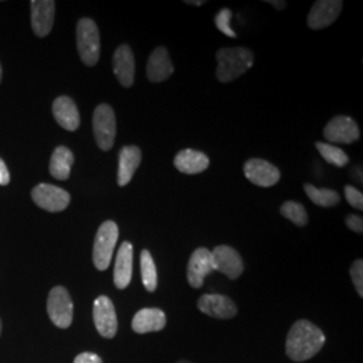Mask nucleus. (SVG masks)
Here are the masks:
<instances>
[{
    "mask_svg": "<svg viewBox=\"0 0 363 363\" xmlns=\"http://www.w3.org/2000/svg\"><path fill=\"white\" fill-rule=\"evenodd\" d=\"M100 33L99 27L89 18H82L77 25L78 54L85 65L94 66L100 58Z\"/></svg>",
    "mask_w": 363,
    "mask_h": 363,
    "instance_id": "obj_4",
    "label": "nucleus"
},
{
    "mask_svg": "<svg viewBox=\"0 0 363 363\" xmlns=\"http://www.w3.org/2000/svg\"><path fill=\"white\" fill-rule=\"evenodd\" d=\"M186 3H187V4H191V6H196V7L205 4L203 0H194V1H193V0H186Z\"/></svg>",
    "mask_w": 363,
    "mask_h": 363,
    "instance_id": "obj_35",
    "label": "nucleus"
},
{
    "mask_svg": "<svg viewBox=\"0 0 363 363\" xmlns=\"http://www.w3.org/2000/svg\"><path fill=\"white\" fill-rule=\"evenodd\" d=\"M0 335H1V320H0Z\"/></svg>",
    "mask_w": 363,
    "mask_h": 363,
    "instance_id": "obj_38",
    "label": "nucleus"
},
{
    "mask_svg": "<svg viewBox=\"0 0 363 363\" xmlns=\"http://www.w3.org/2000/svg\"><path fill=\"white\" fill-rule=\"evenodd\" d=\"M48 313L52 325L58 328L65 330L72 325L74 306L65 286H54L50 291L48 298Z\"/></svg>",
    "mask_w": 363,
    "mask_h": 363,
    "instance_id": "obj_5",
    "label": "nucleus"
},
{
    "mask_svg": "<svg viewBox=\"0 0 363 363\" xmlns=\"http://www.w3.org/2000/svg\"><path fill=\"white\" fill-rule=\"evenodd\" d=\"M318 151L320 152L322 157L325 159L327 163L335 166V167H345L347 166L349 163V156L346 155V152L343 150H340L337 145H333V144L328 143H318L315 144Z\"/></svg>",
    "mask_w": 363,
    "mask_h": 363,
    "instance_id": "obj_26",
    "label": "nucleus"
},
{
    "mask_svg": "<svg viewBox=\"0 0 363 363\" xmlns=\"http://www.w3.org/2000/svg\"><path fill=\"white\" fill-rule=\"evenodd\" d=\"M198 308L205 315L216 319H232L237 315V306L225 295L208 294L198 300Z\"/></svg>",
    "mask_w": 363,
    "mask_h": 363,
    "instance_id": "obj_14",
    "label": "nucleus"
},
{
    "mask_svg": "<svg viewBox=\"0 0 363 363\" xmlns=\"http://www.w3.org/2000/svg\"><path fill=\"white\" fill-rule=\"evenodd\" d=\"M280 213L286 217V220L294 222L298 226H306L308 223L307 210L298 202L288 201L280 208Z\"/></svg>",
    "mask_w": 363,
    "mask_h": 363,
    "instance_id": "obj_27",
    "label": "nucleus"
},
{
    "mask_svg": "<svg viewBox=\"0 0 363 363\" xmlns=\"http://www.w3.org/2000/svg\"><path fill=\"white\" fill-rule=\"evenodd\" d=\"M52 115L57 120V123L64 130H70V132L78 130L81 123L79 113H78L77 105L70 97L61 96L55 99V101L52 103Z\"/></svg>",
    "mask_w": 363,
    "mask_h": 363,
    "instance_id": "obj_20",
    "label": "nucleus"
},
{
    "mask_svg": "<svg viewBox=\"0 0 363 363\" xmlns=\"http://www.w3.org/2000/svg\"><path fill=\"white\" fill-rule=\"evenodd\" d=\"M10 183V172L3 159H0V186H6Z\"/></svg>",
    "mask_w": 363,
    "mask_h": 363,
    "instance_id": "obj_33",
    "label": "nucleus"
},
{
    "mask_svg": "<svg viewBox=\"0 0 363 363\" xmlns=\"http://www.w3.org/2000/svg\"><path fill=\"white\" fill-rule=\"evenodd\" d=\"M343 9L340 0H318L308 13V26L312 30H322L333 25Z\"/></svg>",
    "mask_w": 363,
    "mask_h": 363,
    "instance_id": "obj_11",
    "label": "nucleus"
},
{
    "mask_svg": "<svg viewBox=\"0 0 363 363\" xmlns=\"http://www.w3.org/2000/svg\"><path fill=\"white\" fill-rule=\"evenodd\" d=\"M214 271L211 252L206 247L195 249L189 259L187 265V280L193 288H201L203 286L205 277Z\"/></svg>",
    "mask_w": 363,
    "mask_h": 363,
    "instance_id": "obj_13",
    "label": "nucleus"
},
{
    "mask_svg": "<svg viewBox=\"0 0 363 363\" xmlns=\"http://www.w3.org/2000/svg\"><path fill=\"white\" fill-rule=\"evenodd\" d=\"M93 133L97 145L103 151H109L116 139V116L113 109L106 104H100L93 113Z\"/></svg>",
    "mask_w": 363,
    "mask_h": 363,
    "instance_id": "obj_6",
    "label": "nucleus"
},
{
    "mask_svg": "<svg viewBox=\"0 0 363 363\" xmlns=\"http://www.w3.org/2000/svg\"><path fill=\"white\" fill-rule=\"evenodd\" d=\"M31 198L37 206L50 213H60L70 203V194L67 191L48 183L37 184L31 191Z\"/></svg>",
    "mask_w": 363,
    "mask_h": 363,
    "instance_id": "obj_7",
    "label": "nucleus"
},
{
    "mask_svg": "<svg viewBox=\"0 0 363 363\" xmlns=\"http://www.w3.org/2000/svg\"><path fill=\"white\" fill-rule=\"evenodd\" d=\"M174 164L183 174L194 175L208 169L210 160L208 156L196 150H182L174 159Z\"/></svg>",
    "mask_w": 363,
    "mask_h": 363,
    "instance_id": "obj_22",
    "label": "nucleus"
},
{
    "mask_svg": "<svg viewBox=\"0 0 363 363\" xmlns=\"http://www.w3.org/2000/svg\"><path fill=\"white\" fill-rule=\"evenodd\" d=\"M359 127L349 116H337L325 125V138L330 143L351 144L359 139Z\"/></svg>",
    "mask_w": 363,
    "mask_h": 363,
    "instance_id": "obj_10",
    "label": "nucleus"
},
{
    "mask_svg": "<svg viewBox=\"0 0 363 363\" xmlns=\"http://www.w3.org/2000/svg\"><path fill=\"white\" fill-rule=\"evenodd\" d=\"M74 363H103V359L94 352H81L74 359Z\"/></svg>",
    "mask_w": 363,
    "mask_h": 363,
    "instance_id": "obj_32",
    "label": "nucleus"
},
{
    "mask_svg": "<svg viewBox=\"0 0 363 363\" xmlns=\"http://www.w3.org/2000/svg\"><path fill=\"white\" fill-rule=\"evenodd\" d=\"M351 280L354 283V286L358 292V295L362 298L363 296V261L362 259H357L354 261V264L351 265L350 269Z\"/></svg>",
    "mask_w": 363,
    "mask_h": 363,
    "instance_id": "obj_29",
    "label": "nucleus"
},
{
    "mask_svg": "<svg viewBox=\"0 0 363 363\" xmlns=\"http://www.w3.org/2000/svg\"><path fill=\"white\" fill-rule=\"evenodd\" d=\"M214 271H220L229 279L235 280L244 272V261L240 253L228 245H220L211 252Z\"/></svg>",
    "mask_w": 363,
    "mask_h": 363,
    "instance_id": "obj_9",
    "label": "nucleus"
},
{
    "mask_svg": "<svg viewBox=\"0 0 363 363\" xmlns=\"http://www.w3.org/2000/svg\"><path fill=\"white\" fill-rule=\"evenodd\" d=\"M217 72L218 81L228 84L235 78L245 74L253 66V52L245 48H222L217 52Z\"/></svg>",
    "mask_w": 363,
    "mask_h": 363,
    "instance_id": "obj_2",
    "label": "nucleus"
},
{
    "mask_svg": "<svg viewBox=\"0 0 363 363\" xmlns=\"http://www.w3.org/2000/svg\"><path fill=\"white\" fill-rule=\"evenodd\" d=\"M142 162V151L136 145H125L121 148L118 155V172H117V183L118 186H127L138 167Z\"/></svg>",
    "mask_w": 363,
    "mask_h": 363,
    "instance_id": "obj_18",
    "label": "nucleus"
},
{
    "mask_svg": "<svg viewBox=\"0 0 363 363\" xmlns=\"http://www.w3.org/2000/svg\"><path fill=\"white\" fill-rule=\"evenodd\" d=\"M177 363H190V362H189V361H184V359H182V361H179V362H177Z\"/></svg>",
    "mask_w": 363,
    "mask_h": 363,
    "instance_id": "obj_36",
    "label": "nucleus"
},
{
    "mask_svg": "<svg viewBox=\"0 0 363 363\" xmlns=\"http://www.w3.org/2000/svg\"><path fill=\"white\" fill-rule=\"evenodd\" d=\"M117 240L118 226L116 222L105 220L97 230L93 245V262L99 271H105L109 268Z\"/></svg>",
    "mask_w": 363,
    "mask_h": 363,
    "instance_id": "obj_3",
    "label": "nucleus"
},
{
    "mask_svg": "<svg viewBox=\"0 0 363 363\" xmlns=\"http://www.w3.org/2000/svg\"><path fill=\"white\" fill-rule=\"evenodd\" d=\"M244 172L247 181L259 187H272L280 181L279 169L264 159L247 160L244 166Z\"/></svg>",
    "mask_w": 363,
    "mask_h": 363,
    "instance_id": "obj_12",
    "label": "nucleus"
},
{
    "mask_svg": "<svg viewBox=\"0 0 363 363\" xmlns=\"http://www.w3.org/2000/svg\"><path fill=\"white\" fill-rule=\"evenodd\" d=\"M345 195L347 202L350 203L352 208L362 210L363 208V195L358 189L352 187V186H346L345 187Z\"/></svg>",
    "mask_w": 363,
    "mask_h": 363,
    "instance_id": "obj_30",
    "label": "nucleus"
},
{
    "mask_svg": "<svg viewBox=\"0 0 363 363\" xmlns=\"http://www.w3.org/2000/svg\"><path fill=\"white\" fill-rule=\"evenodd\" d=\"M74 163L73 152L65 147L60 145L54 150L52 159H50V174L58 181H66L70 177L72 166Z\"/></svg>",
    "mask_w": 363,
    "mask_h": 363,
    "instance_id": "obj_23",
    "label": "nucleus"
},
{
    "mask_svg": "<svg viewBox=\"0 0 363 363\" xmlns=\"http://www.w3.org/2000/svg\"><path fill=\"white\" fill-rule=\"evenodd\" d=\"M174 73V66L171 62L169 52L166 48H156L151 52L147 64V77L151 82H162L171 77Z\"/></svg>",
    "mask_w": 363,
    "mask_h": 363,
    "instance_id": "obj_21",
    "label": "nucleus"
},
{
    "mask_svg": "<svg viewBox=\"0 0 363 363\" xmlns=\"http://www.w3.org/2000/svg\"><path fill=\"white\" fill-rule=\"evenodd\" d=\"M346 225H347V228L351 229L352 232H355V233L358 234L363 233V220L361 216H357V214L347 216Z\"/></svg>",
    "mask_w": 363,
    "mask_h": 363,
    "instance_id": "obj_31",
    "label": "nucleus"
},
{
    "mask_svg": "<svg viewBox=\"0 0 363 363\" xmlns=\"http://www.w3.org/2000/svg\"><path fill=\"white\" fill-rule=\"evenodd\" d=\"M304 191L312 202L320 208H333L340 202V195L330 189H318L310 183L304 184Z\"/></svg>",
    "mask_w": 363,
    "mask_h": 363,
    "instance_id": "obj_24",
    "label": "nucleus"
},
{
    "mask_svg": "<svg viewBox=\"0 0 363 363\" xmlns=\"http://www.w3.org/2000/svg\"><path fill=\"white\" fill-rule=\"evenodd\" d=\"M0 81H1V65H0Z\"/></svg>",
    "mask_w": 363,
    "mask_h": 363,
    "instance_id": "obj_37",
    "label": "nucleus"
},
{
    "mask_svg": "<svg viewBox=\"0 0 363 363\" xmlns=\"http://www.w3.org/2000/svg\"><path fill=\"white\" fill-rule=\"evenodd\" d=\"M93 322L99 334L106 339L115 337L117 333V315L112 300L108 296H99L93 304Z\"/></svg>",
    "mask_w": 363,
    "mask_h": 363,
    "instance_id": "obj_8",
    "label": "nucleus"
},
{
    "mask_svg": "<svg viewBox=\"0 0 363 363\" xmlns=\"http://www.w3.org/2000/svg\"><path fill=\"white\" fill-rule=\"evenodd\" d=\"M55 15V3L52 0L31 1V26L39 38L46 37L52 31Z\"/></svg>",
    "mask_w": 363,
    "mask_h": 363,
    "instance_id": "obj_15",
    "label": "nucleus"
},
{
    "mask_svg": "<svg viewBox=\"0 0 363 363\" xmlns=\"http://www.w3.org/2000/svg\"><path fill=\"white\" fill-rule=\"evenodd\" d=\"M113 72L118 82L130 88L135 82V57L128 45H121L113 54Z\"/></svg>",
    "mask_w": 363,
    "mask_h": 363,
    "instance_id": "obj_16",
    "label": "nucleus"
},
{
    "mask_svg": "<svg viewBox=\"0 0 363 363\" xmlns=\"http://www.w3.org/2000/svg\"><path fill=\"white\" fill-rule=\"evenodd\" d=\"M230 21H232V11L229 9H222L220 13L216 15V19H214L216 26L220 33H223L225 35H228L230 38H235L237 34L230 26Z\"/></svg>",
    "mask_w": 363,
    "mask_h": 363,
    "instance_id": "obj_28",
    "label": "nucleus"
},
{
    "mask_svg": "<svg viewBox=\"0 0 363 363\" xmlns=\"http://www.w3.org/2000/svg\"><path fill=\"white\" fill-rule=\"evenodd\" d=\"M140 271H142V281L148 292H155L157 286V272H156L155 261L152 255L144 249L140 255Z\"/></svg>",
    "mask_w": 363,
    "mask_h": 363,
    "instance_id": "obj_25",
    "label": "nucleus"
},
{
    "mask_svg": "<svg viewBox=\"0 0 363 363\" xmlns=\"http://www.w3.org/2000/svg\"><path fill=\"white\" fill-rule=\"evenodd\" d=\"M325 343L323 331L311 322L301 319L294 323L288 333L286 355L294 362H304L322 350Z\"/></svg>",
    "mask_w": 363,
    "mask_h": 363,
    "instance_id": "obj_1",
    "label": "nucleus"
},
{
    "mask_svg": "<svg viewBox=\"0 0 363 363\" xmlns=\"http://www.w3.org/2000/svg\"><path fill=\"white\" fill-rule=\"evenodd\" d=\"M133 272V247L125 241L117 252L115 271H113V281L118 289H125L130 286Z\"/></svg>",
    "mask_w": 363,
    "mask_h": 363,
    "instance_id": "obj_17",
    "label": "nucleus"
},
{
    "mask_svg": "<svg viewBox=\"0 0 363 363\" xmlns=\"http://www.w3.org/2000/svg\"><path fill=\"white\" fill-rule=\"evenodd\" d=\"M267 3L273 6L276 10H284L286 6V1H281V0H268Z\"/></svg>",
    "mask_w": 363,
    "mask_h": 363,
    "instance_id": "obj_34",
    "label": "nucleus"
},
{
    "mask_svg": "<svg viewBox=\"0 0 363 363\" xmlns=\"http://www.w3.org/2000/svg\"><path fill=\"white\" fill-rule=\"evenodd\" d=\"M167 325L166 313L159 308H143L132 319V330L138 334L157 333Z\"/></svg>",
    "mask_w": 363,
    "mask_h": 363,
    "instance_id": "obj_19",
    "label": "nucleus"
}]
</instances>
